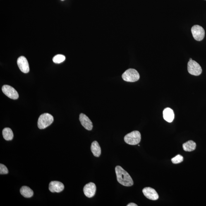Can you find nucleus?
Returning <instances> with one entry per match:
<instances>
[{
    "instance_id": "nucleus-20",
    "label": "nucleus",
    "mask_w": 206,
    "mask_h": 206,
    "mask_svg": "<svg viewBox=\"0 0 206 206\" xmlns=\"http://www.w3.org/2000/svg\"><path fill=\"white\" fill-rule=\"evenodd\" d=\"M8 173V169L6 166L3 164H0V174H7Z\"/></svg>"
},
{
    "instance_id": "nucleus-12",
    "label": "nucleus",
    "mask_w": 206,
    "mask_h": 206,
    "mask_svg": "<svg viewBox=\"0 0 206 206\" xmlns=\"http://www.w3.org/2000/svg\"><path fill=\"white\" fill-rule=\"evenodd\" d=\"M80 121L82 126L86 130H91L93 128V124L92 121L86 115L81 113L80 115Z\"/></svg>"
},
{
    "instance_id": "nucleus-6",
    "label": "nucleus",
    "mask_w": 206,
    "mask_h": 206,
    "mask_svg": "<svg viewBox=\"0 0 206 206\" xmlns=\"http://www.w3.org/2000/svg\"><path fill=\"white\" fill-rule=\"evenodd\" d=\"M191 32L194 39L197 41H201L205 37V30L200 26L194 25L192 27Z\"/></svg>"
},
{
    "instance_id": "nucleus-11",
    "label": "nucleus",
    "mask_w": 206,
    "mask_h": 206,
    "mask_svg": "<svg viewBox=\"0 0 206 206\" xmlns=\"http://www.w3.org/2000/svg\"><path fill=\"white\" fill-rule=\"evenodd\" d=\"M64 189V185L61 182L52 181L49 184V190L52 192L59 193L62 191Z\"/></svg>"
},
{
    "instance_id": "nucleus-5",
    "label": "nucleus",
    "mask_w": 206,
    "mask_h": 206,
    "mask_svg": "<svg viewBox=\"0 0 206 206\" xmlns=\"http://www.w3.org/2000/svg\"><path fill=\"white\" fill-rule=\"evenodd\" d=\"M188 70L190 74L196 76L200 75L202 73V69L200 65L193 60L188 62Z\"/></svg>"
},
{
    "instance_id": "nucleus-1",
    "label": "nucleus",
    "mask_w": 206,
    "mask_h": 206,
    "mask_svg": "<svg viewBox=\"0 0 206 206\" xmlns=\"http://www.w3.org/2000/svg\"><path fill=\"white\" fill-rule=\"evenodd\" d=\"M115 172L118 183L125 186H131L134 184L133 179L127 172L120 166H116Z\"/></svg>"
},
{
    "instance_id": "nucleus-4",
    "label": "nucleus",
    "mask_w": 206,
    "mask_h": 206,
    "mask_svg": "<svg viewBox=\"0 0 206 206\" xmlns=\"http://www.w3.org/2000/svg\"><path fill=\"white\" fill-rule=\"evenodd\" d=\"M141 135L140 132L135 130L127 134L124 137V140L127 144L135 145L140 141Z\"/></svg>"
},
{
    "instance_id": "nucleus-13",
    "label": "nucleus",
    "mask_w": 206,
    "mask_h": 206,
    "mask_svg": "<svg viewBox=\"0 0 206 206\" xmlns=\"http://www.w3.org/2000/svg\"><path fill=\"white\" fill-rule=\"evenodd\" d=\"M163 117L165 121L171 123L174 119V111L170 108H166L163 111Z\"/></svg>"
},
{
    "instance_id": "nucleus-21",
    "label": "nucleus",
    "mask_w": 206,
    "mask_h": 206,
    "mask_svg": "<svg viewBox=\"0 0 206 206\" xmlns=\"http://www.w3.org/2000/svg\"><path fill=\"white\" fill-rule=\"evenodd\" d=\"M127 206H137V205L136 204L133 203H131L128 204V205H127Z\"/></svg>"
},
{
    "instance_id": "nucleus-14",
    "label": "nucleus",
    "mask_w": 206,
    "mask_h": 206,
    "mask_svg": "<svg viewBox=\"0 0 206 206\" xmlns=\"http://www.w3.org/2000/svg\"><path fill=\"white\" fill-rule=\"evenodd\" d=\"M91 150L95 157H98L101 155V150L98 142L97 141H94L91 145Z\"/></svg>"
},
{
    "instance_id": "nucleus-7",
    "label": "nucleus",
    "mask_w": 206,
    "mask_h": 206,
    "mask_svg": "<svg viewBox=\"0 0 206 206\" xmlns=\"http://www.w3.org/2000/svg\"><path fill=\"white\" fill-rule=\"evenodd\" d=\"M2 91L3 93L10 98L14 100L18 99L19 95L18 92L11 86L7 85L3 86Z\"/></svg>"
},
{
    "instance_id": "nucleus-17",
    "label": "nucleus",
    "mask_w": 206,
    "mask_h": 206,
    "mask_svg": "<svg viewBox=\"0 0 206 206\" xmlns=\"http://www.w3.org/2000/svg\"><path fill=\"white\" fill-rule=\"evenodd\" d=\"M2 135L3 138L6 140H11L13 139V134L10 128H5L2 130Z\"/></svg>"
},
{
    "instance_id": "nucleus-22",
    "label": "nucleus",
    "mask_w": 206,
    "mask_h": 206,
    "mask_svg": "<svg viewBox=\"0 0 206 206\" xmlns=\"http://www.w3.org/2000/svg\"><path fill=\"white\" fill-rule=\"evenodd\" d=\"M62 1H63V0H62Z\"/></svg>"
},
{
    "instance_id": "nucleus-16",
    "label": "nucleus",
    "mask_w": 206,
    "mask_h": 206,
    "mask_svg": "<svg viewBox=\"0 0 206 206\" xmlns=\"http://www.w3.org/2000/svg\"><path fill=\"white\" fill-rule=\"evenodd\" d=\"M196 147V144L193 140H189L184 144L183 145L184 150L186 152H190L194 150Z\"/></svg>"
},
{
    "instance_id": "nucleus-2",
    "label": "nucleus",
    "mask_w": 206,
    "mask_h": 206,
    "mask_svg": "<svg viewBox=\"0 0 206 206\" xmlns=\"http://www.w3.org/2000/svg\"><path fill=\"white\" fill-rule=\"evenodd\" d=\"M54 119L51 115L45 113L41 115L37 122V126L40 129H44L50 125L54 121Z\"/></svg>"
},
{
    "instance_id": "nucleus-18",
    "label": "nucleus",
    "mask_w": 206,
    "mask_h": 206,
    "mask_svg": "<svg viewBox=\"0 0 206 206\" xmlns=\"http://www.w3.org/2000/svg\"><path fill=\"white\" fill-rule=\"evenodd\" d=\"M65 60V56L63 55L58 54L55 56L53 58V61L56 63L63 62Z\"/></svg>"
},
{
    "instance_id": "nucleus-3",
    "label": "nucleus",
    "mask_w": 206,
    "mask_h": 206,
    "mask_svg": "<svg viewBox=\"0 0 206 206\" xmlns=\"http://www.w3.org/2000/svg\"><path fill=\"white\" fill-rule=\"evenodd\" d=\"M122 78L125 81L135 82L140 78V75L136 70L134 69H129L123 73Z\"/></svg>"
},
{
    "instance_id": "nucleus-10",
    "label": "nucleus",
    "mask_w": 206,
    "mask_h": 206,
    "mask_svg": "<svg viewBox=\"0 0 206 206\" xmlns=\"http://www.w3.org/2000/svg\"><path fill=\"white\" fill-rule=\"evenodd\" d=\"M142 192L145 196L150 200H156L159 198V195L156 190L150 187L144 188L142 190Z\"/></svg>"
},
{
    "instance_id": "nucleus-15",
    "label": "nucleus",
    "mask_w": 206,
    "mask_h": 206,
    "mask_svg": "<svg viewBox=\"0 0 206 206\" xmlns=\"http://www.w3.org/2000/svg\"><path fill=\"white\" fill-rule=\"evenodd\" d=\"M20 192L22 196L25 198H30L33 195V192L29 187L26 186L22 187Z\"/></svg>"
},
{
    "instance_id": "nucleus-19",
    "label": "nucleus",
    "mask_w": 206,
    "mask_h": 206,
    "mask_svg": "<svg viewBox=\"0 0 206 206\" xmlns=\"http://www.w3.org/2000/svg\"><path fill=\"white\" fill-rule=\"evenodd\" d=\"M183 161V157L180 154H178L176 157L171 159L172 162L173 164H179Z\"/></svg>"
},
{
    "instance_id": "nucleus-8",
    "label": "nucleus",
    "mask_w": 206,
    "mask_h": 206,
    "mask_svg": "<svg viewBox=\"0 0 206 206\" xmlns=\"http://www.w3.org/2000/svg\"><path fill=\"white\" fill-rule=\"evenodd\" d=\"M17 63L19 68L23 73H27L30 71L28 61L25 56H21L19 57L17 60Z\"/></svg>"
},
{
    "instance_id": "nucleus-9",
    "label": "nucleus",
    "mask_w": 206,
    "mask_h": 206,
    "mask_svg": "<svg viewBox=\"0 0 206 206\" xmlns=\"http://www.w3.org/2000/svg\"><path fill=\"white\" fill-rule=\"evenodd\" d=\"M96 186L95 184L90 183L86 184L84 187V194L88 198H92L95 195Z\"/></svg>"
}]
</instances>
